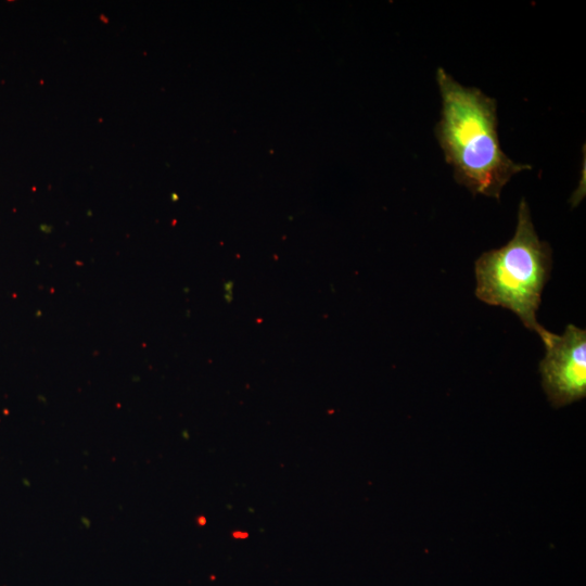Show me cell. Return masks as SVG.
Instances as JSON below:
<instances>
[{
  "instance_id": "cell-1",
  "label": "cell",
  "mask_w": 586,
  "mask_h": 586,
  "mask_svg": "<svg viewBox=\"0 0 586 586\" xmlns=\"http://www.w3.org/2000/svg\"><path fill=\"white\" fill-rule=\"evenodd\" d=\"M436 81L442 111L434 133L455 180L473 195L498 200L512 176L531 166L513 162L502 151L494 98L462 86L442 67Z\"/></svg>"
},
{
  "instance_id": "cell-2",
  "label": "cell",
  "mask_w": 586,
  "mask_h": 586,
  "mask_svg": "<svg viewBox=\"0 0 586 586\" xmlns=\"http://www.w3.org/2000/svg\"><path fill=\"white\" fill-rule=\"evenodd\" d=\"M552 265L551 247L534 228L528 204H519L514 235L504 246L475 260L476 297L513 311L525 328L537 332L536 313Z\"/></svg>"
},
{
  "instance_id": "cell-3",
  "label": "cell",
  "mask_w": 586,
  "mask_h": 586,
  "mask_svg": "<svg viewBox=\"0 0 586 586\" xmlns=\"http://www.w3.org/2000/svg\"><path fill=\"white\" fill-rule=\"evenodd\" d=\"M545 348L538 370L548 402L555 408L586 396V331L568 324L559 335L544 327L537 331Z\"/></svg>"
}]
</instances>
